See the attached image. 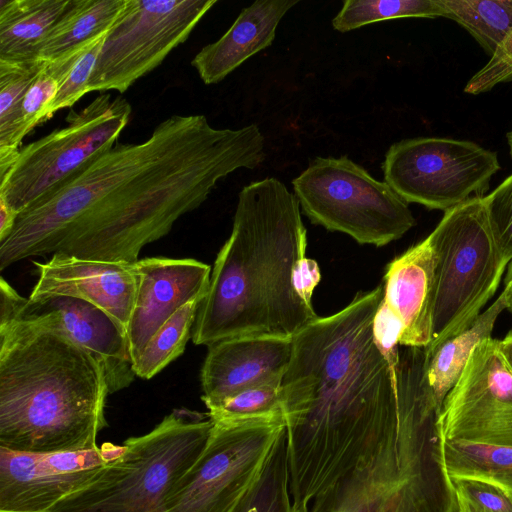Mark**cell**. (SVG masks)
Listing matches in <instances>:
<instances>
[{"instance_id": "d590c367", "label": "cell", "mask_w": 512, "mask_h": 512, "mask_svg": "<svg viewBox=\"0 0 512 512\" xmlns=\"http://www.w3.org/2000/svg\"><path fill=\"white\" fill-rule=\"evenodd\" d=\"M321 278L318 263L311 258H302L295 266L292 275L293 287L296 293L307 303L311 304L314 289Z\"/></svg>"}, {"instance_id": "7c38bea8", "label": "cell", "mask_w": 512, "mask_h": 512, "mask_svg": "<svg viewBox=\"0 0 512 512\" xmlns=\"http://www.w3.org/2000/svg\"><path fill=\"white\" fill-rule=\"evenodd\" d=\"M497 339L481 342L446 395L440 415L442 439L512 447V370Z\"/></svg>"}, {"instance_id": "d6a6232c", "label": "cell", "mask_w": 512, "mask_h": 512, "mask_svg": "<svg viewBox=\"0 0 512 512\" xmlns=\"http://www.w3.org/2000/svg\"><path fill=\"white\" fill-rule=\"evenodd\" d=\"M490 226L504 259L512 260V174L484 196Z\"/></svg>"}, {"instance_id": "7a4b0ae2", "label": "cell", "mask_w": 512, "mask_h": 512, "mask_svg": "<svg viewBox=\"0 0 512 512\" xmlns=\"http://www.w3.org/2000/svg\"><path fill=\"white\" fill-rule=\"evenodd\" d=\"M383 285L359 292L342 310L293 337L281 381L289 489L295 512L401 435L408 395L374 339ZM399 362V361H398Z\"/></svg>"}, {"instance_id": "e575fe53", "label": "cell", "mask_w": 512, "mask_h": 512, "mask_svg": "<svg viewBox=\"0 0 512 512\" xmlns=\"http://www.w3.org/2000/svg\"><path fill=\"white\" fill-rule=\"evenodd\" d=\"M402 325L382 300L373 321L374 339L392 364H397L400 355L399 339Z\"/></svg>"}, {"instance_id": "8992f818", "label": "cell", "mask_w": 512, "mask_h": 512, "mask_svg": "<svg viewBox=\"0 0 512 512\" xmlns=\"http://www.w3.org/2000/svg\"><path fill=\"white\" fill-rule=\"evenodd\" d=\"M483 198L474 195L446 210L428 235L436 266L433 337L426 350L473 323L509 264L493 235Z\"/></svg>"}, {"instance_id": "f546056e", "label": "cell", "mask_w": 512, "mask_h": 512, "mask_svg": "<svg viewBox=\"0 0 512 512\" xmlns=\"http://www.w3.org/2000/svg\"><path fill=\"white\" fill-rule=\"evenodd\" d=\"M282 413L281 383L244 390L208 410L212 421H246Z\"/></svg>"}, {"instance_id": "ab89813d", "label": "cell", "mask_w": 512, "mask_h": 512, "mask_svg": "<svg viewBox=\"0 0 512 512\" xmlns=\"http://www.w3.org/2000/svg\"><path fill=\"white\" fill-rule=\"evenodd\" d=\"M507 142L509 146L510 155L512 158V129L507 133Z\"/></svg>"}, {"instance_id": "484cf974", "label": "cell", "mask_w": 512, "mask_h": 512, "mask_svg": "<svg viewBox=\"0 0 512 512\" xmlns=\"http://www.w3.org/2000/svg\"><path fill=\"white\" fill-rule=\"evenodd\" d=\"M203 299L185 304L150 338L133 364L137 377L151 379L184 352Z\"/></svg>"}, {"instance_id": "83f0119b", "label": "cell", "mask_w": 512, "mask_h": 512, "mask_svg": "<svg viewBox=\"0 0 512 512\" xmlns=\"http://www.w3.org/2000/svg\"><path fill=\"white\" fill-rule=\"evenodd\" d=\"M436 17H443L438 0H345L332 26L344 33L390 19Z\"/></svg>"}, {"instance_id": "9c48e42d", "label": "cell", "mask_w": 512, "mask_h": 512, "mask_svg": "<svg viewBox=\"0 0 512 512\" xmlns=\"http://www.w3.org/2000/svg\"><path fill=\"white\" fill-rule=\"evenodd\" d=\"M284 430L283 413L213 421L199 457L151 512H232L258 479Z\"/></svg>"}, {"instance_id": "d6986e66", "label": "cell", "mask_w": 512, "mask_h": 512, "mask_svg": "<svg viewBox=\"0 0 512 512\" xmlns=\"http://www.w3.org/2000/svg\"><path fill=\"white\" fill-rule=\"evenodd\" d=\"M298 2L258 0L244 8L223 36L204 46L191 61L201 80L207 85L216 84L248 58L268 48L279 22Z\"/></svg>"}, {"instance_id": "5bb4252c", "label": "cell", "mask_w": 512, "mask_h": 512, "mask_svg": "<svg viewBox=\"0 0 512 512\" xmlns=\"http://www.w3.org/2000/svg\"><path fill=\"white\" fill-rule=\"evenodd\" d=\"M12 320L57 329L88 351L104 372L109 394L127 388L136 377L127 329L90 302L63 295L25 298Z\"/></svg>"}, {"instance_id": "8fae6325", "label": "cell", "mask_w": 512, "mask_h": 512, "mask_svg": "<svg viewBox=\"0 0 512 512\" xmlns=\"http://www.w3.org/2000/svg\"><path fill=\"white\" fill-rule=\"evenodd\" d=\"M382 168L384 181L407 203L446 211L472 194L483 196L500 164L471 141L417 137L392 144Z\"/></svg>"}, {"instance_id": "44dd1931", "label": "cell", "mask_w": 512, "mask_h": 512, "mask_svg": "<svg viewBox=\"0 0 512 512\" xmlns=\"http://www.w3.org/2000/svg\"><path fill=\"white\" fill-rule=\"evenodd\" d=\"M507 309L504 290L497 299L463 331L432 350H426L425 376L438 406L458 381L475 348L491 334L499 315Z\"/></svg>"}, {"instance_id": "e0dca14e", "label": "cell", "mask_w": 512, "mask_h": 512, "mask_svg": "<svg viewBox=\"0 0 512 512\" xmlns=\"http://www.w3.org/2000/svg\"><path fill=\"white\" fill-rule=\"evenodd\" d=\"M208 348L201 399L209 410L244 390L281 383L292 358L293 338L243 336Z\"/></svg>"}, {"instance_id": "7402d4cb", "label": "cell", "mask_w": 512, "mask_h": 512, "mask_svg": "<svg viewBox=\"0 0 512 512\" xmlns=\"http://www.w3.org/2000/svg\"><path fill=\"white\" fill-rule=\"evenodd\" d=\"M127 0H71L39 48L38 57L54 60L107 32Z\"/></svg>"}, {"instance_id": "1f68e13d", "label": "cell", "mask_w": 512, "mask_h": 512, "mask_svg": "<svg viewBox=\"0 0 512 512\" xmlns=\"http://www.w3.org/2000/svg\"><path fill=\"white\" fill-rule=\"evenodd\" d=\"M107 32L96 38L76 61L55 97L46 107L42 116V123L48 121L55 112L63 108L72 107L86 93H89L90 78Z\"/></svg>"}, {"instance_id": "2e32d148", "label": "cell", "mask_w": 512, "mask_h": 512, "mask_svg": "<svg viewBox=\"0 0 512 512\" xmlns=\"http://www.w3.org/2000/svg\"><path fill=\"white\" fill-rule=\"evenodd\" d=\"M33 264L38 278L29 299L51 295L82 299L103 309L127 329L137 290L134 263L55 253L48 261Z\"/></svg>"}, {"instance_id": "603a6c76", "label": "cell", "mask_w": 512, "mask_h": 512, "mask_svg": "<svg viewBox=\"0 0 512 512\" xmlns=\"http://www.w3.org/2000/svg\"><path fill=\"white\" fill-rule=\"evenodd\" d=\"M94 40L78 46L54 60L45 61L42 71L23 99L19 117L8 144L0 149V176L12 166L21 149L24 137L36 126L42 124V116L46 107L55 97L76 61Z\"/></svg>"}, {"instance_id": "4316f807", "label": "cell", "mask_w": 512, "mask_h": 512, "mask_svg": "<svg viewBox=\"0 0 512 512\" xmlns=\"http://www.w3.org/2000/svg\"><path fill=\"white\" fill-rule=\"evenodd\" d=\"M232 512H295L289 489L286 430L273 446L258 479Z\"/></svg>"}, {"instance_id": "d4e9b609", "label": "cell", "mask_w": 512, "mask_h": 512, "mask_svg": "<svg viewBox=\"0 0 512 512\" xmlns=\"http://www.w3.org/2000/svg\"><path fill=\"white\" fill-rule=\"evenodd\" d=\"M443 17L452 19L490 57L512 31V0H438Z\"/></svg>"}, {"instance_id": "8d00e7d4", "label": "cell", "mask_w": 512, "mask_h": 512, "mask_svg": "<svg viewBox=\"0 0 512 512\" xmlns=\"http://www.w3.org/2000/svg\"><path fill=\"white\" fill-rule=\"evenodd\" d=\"M18 214L0 199V242L12 232Z\"/></svg>"}, {"instance_id": "277c9868", "label": "cell", "mask_w": 512, "mask_h": 512, "mask_svg": "<svg viewBox=\"0 0 512 512\" xmlns=\"http://www.w3.org/2000/svg\"><path fill=\"white\" fill-rule=\"evenodd\" d=\"M109 394L93 356L57 329L0 323V447L21 452L98 448Z\"/></svg>"}, {"instance_id": "74e56055", "label": "cell", "mask_w": 512, "mask_h": 512, "mask_svg": "<svg viewBox=\"0 0 512 512\" xmlns=\"http://www.w3.org/2000/svg\"><path fill=\"white\" fill-rule=\"evenodd\" d=\"M498 346L507 365L512 370V329L505 335L502 340L498 341Z\"/></svg>"}, {"instance_id": "6da1fadb", "label": "cell", "mask_w": 512, "mask_h": 512, "mask_svg": "<svg viewBox=\"0 0 512 512\" xmlns=\"http://www.w3.org/2000/svg\"><path fill=\"white\" fill-rule=\"evenodd\" d=\"M265 157L256 124L219 129L204 115H172L145 141L114 145L21 212L0 242V270L55 253L135 263L220 180Z\"/></svg>"}, {"instance_id": "3957f363", "label": "cell", "mask_w": 512, "mask_h": 512, "mask_svg": "<svg viewBox=\"0 0 512 512\" xmlns=\"http://www.w3.org/2000/svg\"><path fill=\"white\" fill-rule=\"evenodd\" d=\"M307 230L294 193L274 177L242 188L232 231L212 268L192 329L196 345L243 336L293 338L316 320L292 282Z\"/></svg>"}, {"instance_id": "f1b7e54d", "label": "cell", "mask_w": 512, "mask_h": 512, "mask_svg": "<svg viewBox=\"0 0 512 512\" xmlns=\"http://www.w3.org/2000/svg\"><path fill=\"white\" fill-rule=\"evenodd\" d=\"M45 61L0 60V149L17 123L23 99L44 67Z\"/></svg>"}, {"instance_id": "52a82bcc", "label": "cell", "mask_w": 512, "mask_h": 512, "mask_svg": "<svg viewBox=\"0 0 512 512\" xmlns=\"http://www.w3.org/2000/svg\"><path fill=\"white\" fill-rule=\"evenodd\" d=\"M292 186L313 224L359 244L387 245L416 224L409 203L347 156L316 157Z\"/></svg>"}, {"instance_id": "ffe728a7", "label": "cell", "mask_w": 512, "mask_h": 512, "mask_svg": "<svg viewBox=\"0 0 512 512\" xmlns=\"http://www.w3.org/2000/svg\"><path fill=\"white\" fill-rule=\"evenodd\" d=\"M71 0H0V60L32 61Z\"/></svg>"}, {"instance_id": "cb8c5ba5", "label": "cell", "mask_w": 512, "mask_h": 512, "mask_svg": "<svg viewBox=\"0 0 512 512\" xmlns=\"http://www.w3.org/2000/svg\"><path fill=\"white\" fill-rule=\"evenodd\" d=\"M442 458L449 477L484 480L512 497V447L442 439Z\"/></svg>"}, {"instance_id": "4dcf8cb0", "label": "cell", "mask_w": 512, "mask_h": 512, "mask_svg": "<svg viewBox=\"0 0 512 512\" xmlns=\"http://www.w3.org/2000/svg\"><path fill=\"white\" fill-rule=\"evenodd\" d=\"M449 478L457 512H512V497L495 484L467 477Z\"/></svg>"}, {"instance_id": "5b68a950", "label": "cell", "mask_w": 512, "mask_h": 512, "mask_svg": "<svg viewBox=\"0 0 512 512\" xmlns=\"http://www.w3.org/2000/svg\"><path fill=\"white\" fill-rule=\"evenodd\" d=\"M212 427L208 413L174 409L126 439L118 458L49 512H151L199 457Z\"/></svg>"}, {"instance_id": "836d02e7", "label": "cell", "mask_w": 512, "mask_h": 512, "mask_svg": "<svg viewBox=\"0 0 512 512\" xmlns=\"http://www.w3.org/2000/svg\"><path fill=\"white\" fill-rule=\"evenodd\" d=\"M512 81V31L488 62L466 84L464 91L480 94Z\"/></svg>"}, {"instance_id": "f35d334b", "label": "cell", "mask_w": 512, "mask_h": 512, "mask_svg": "<svg viewBox=\"0 0 512 512\" xmlns=\"http://www.w3.org/2000/svg\"><path fill=\"white\" fill-rule=\"evenodd\" d=\"M504 292L507 298V310L512 312V260L507 266Z\"/></svg>"}, {"instance_id": "ba28073f", "label": "cell", "mask_w": 512, "mask_h": 512, "mask_svg": "<svg viewBox=\"0 0 512 512\" xmlns=\"http://www.w3.org/2000/svg\"><path fill=\"white\" fill-rule=\"evenodd\" d=\"M132 108L122 96L101 93L67 125L22 147L0 176V199L18 215L110 150L129 123Z\"/></svg>"}, {"instance_id": "ac0fdd59", "label": "cell", "mask_w": 512, "mask_h": 512, "mask_svg": "<svg viewBox=\"0 0 512 512\" xmlns=\"http://www.w3.org/2000/svg\"><path fill=\"white\" fill-rule=\"evenodd\" d=\"M435 266L428 237L386 266L383 301L402 325L400 346L426 348L432 341Z\"/></svg>"}, {"instance_id": "4fadbf2b", "label": "cell", "mask_w": 512, "mask_h": 512, "mask_svg": "<svg viewBox=\"0 0 512 512\" xmlns=\"http://www.w3.org/2000/svg\"><path fill=\"white\" fill-rule=\"evenodd\" d=\"M123 445L86 451L21 452L0 447V511L49 512L120 456Z\"/></svg>"}, {"instance_id": "9a60e30c", "label": "cell", "mask_w": 512, "mask_h": 512, "mask_svg": "<svg viewBox=\"0 0 512 512\" xmlns=\"http://www.w3.org/2000/svg\"><path fill=\"white\" fill-rule=\"evenodd\" d=\"M134 266L137 290L127 327L133 364L181 307L206 296L212 272L209 265L192 258L146 257Z\"/></svg>"}, {"instance_id": "60d3db41", "label": "cell", "mask_w": 512, "mask_h": 512, "mask_svg": "<svg viewBox=\"0 0 512 512\" xmlns=\"http://www.w3.org/2000/svg\"><path fill=\"white\" fill-rule=\"evenodd\" d=\"M0 512H5V511H0Z\"/></svg>"}, {"instance_id": "30bf717a", "label": "cell", "mask_w": 512, "mask_h": 512, "mask_svg": "<svg viewBox=\"0 0 512 512\" xmlns=\"http://www.w3.org/2000/svg\"><path fill=\"white\" fill-rule=\"evenodd\" d=\"M217 0H127L108 30L89 92L127 91L184 43Z\"/></svg>"}]
</instances>
